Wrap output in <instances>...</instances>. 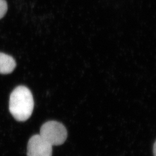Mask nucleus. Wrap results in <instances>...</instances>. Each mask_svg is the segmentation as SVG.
Returning a JSON list of instances; mask_svg holds the SVG:
<instances>
[{"label":"nucleus","mask_w":156,"mask_h":156,"mask_svg":"<svg viewBox=\"0 0 156 156\" xmlns=\"http://www.w3.org/2000/svg\"><path fill=\"white\" fill-rule=\"evenodd\" d=\"M39 135L53 146L63 144L67 140L68 133L67 129L62 123L56 121H49L42 126Z\"/></svg>","instance_id":"f03ea898"},{"label":"nucleus","mask_w":156,"mask_h":156,"mask_svg":"<svg viewBox=\"0 0 156 156\" xmlns=\"http://www.w3.org/2000/svg\"><path fill=\"white\" fill-rule=\"evenodd\" d=\"M8 10V4L6 0H0V19L5 15Z\"/></svg>","instance_id":"39448f33"},{"label":"nucleus","mask_w":156,"mask_h":156,"mask_svg":"<svg viewBox=\"0 0 156 156\" xmlns=\"http://www.w3.org/2000/svg\"><path fill=\"white\" fill-rule=\"evenodd\" d=\"M52 146L40 135H34L28 140L27 156H51Z\"/></svg>","instance_id":"7ed1b4c3"},{"label":"nucleus","mask_w":156,"mask_h":156,"mask_svg":"<svg viewBox=\"0 0 156 156\" xmlns=\"http://www.w3.org/2000/svg\"><path fill=\"white\" fill-rule=\"evenodd\" d=\"M16 66V61L12 56L0 52V74H9Z\"/></svg>","instance_id":"20e7f679"},{"label":"nucleus","mask_w":156,"mask_h":156,"mask_svg":"<svg viewBox=\"0 0 156 156\" xmlns=\"http://www.w3.org/2000/svg\"><path fill=\"white\" fill-rule=\"evenodd\" d=\"M156 143H154V146H153V153H154V156H156Z\"/></svg>","instance_id":"423d86ee"},{"label":"nucleus","mask_w":156,"mask_h":156,"mask_svg":"<svg viewBox=\"0 0 156 156\" xmlns=\"http://www.w3.org/2000/svg\"><path fill=\"white\" fill-rule=\"evenodd\" d=\"M34 102L31 91L24 86H19L12 92L9 109L12 116L19 122H25L31 116Z\"/></svg>","instance_id":"f257e3e1"}]
</instances>
